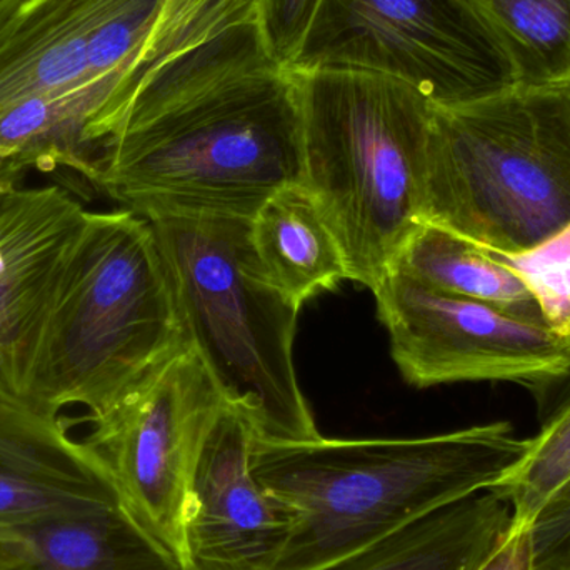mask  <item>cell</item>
Masks as SVG:
<instances>
[{"instance_id":"1","label":"cell","mask_w":570,"mask_h":570,"mask_svg":"<svg viewBox=\"0 0 570 570\" xmlns=\"http://www.w3.org/2000/svg\"><path fill=\"white\" fill-rule=\"evenodd\" d=\"M529 451L509 422L412 439L266 442L254 478L287 505L276 570H321L469 495L495 488Z\"/></svg>"},{"instance_id":"2","label":"cell","mask_w":570,"mask_h":570,"mask_svg":"<svg viewBox=\"0 0 570 570\" xmlns=\"http://www.w3.org/2000/svg\"><path fill=\"white\" fill-rule=\"evenodd\" d=\"M94 186L137 216L209 214L253 220L304 176L294 72L274 62L184 90L99 147Z\"/></svg>"},{"instance_id":"3","label":"cell","mask_w":570,"mask_h":570,"mask_svg":"<svg viewBox=\"0 0 570 570\" xmlns=\"http://www.w3.org/2000/svg\"><path fill=\"white\" fill-rule=\"evenodd\" d=\"M189 344L149 220L90 213L63 259L20 394L100 417Z\"/></svg>"},{"instance_id":"4","label":"cell","mask_w":570,"mask_h":570,"mask_svg":"<svg viewBox=\"0 0 570 570\" xmlns=\"http://www.w3.org/2000/svg\"><path fill=\"white\" fill-rule=\"evenodd\" d=\"M304 140L302 184L337 237L348 281L374 291L428 219L434 104L367 70H292Z\"/></svg>"},{"instance_id":"5","label":"cell","mask_w":570,"mask_h":570,"mask_svg":"<svg viewBox=\"0 0 570 570\" xmlns=\"http://www.w3.org/2000/svg\"><path fill=\"white\" fill-rule=\"evenodd\" d=\"M425 223L499 256H525L566 233L570 82L434 106Z\"/></svg>"},{"instance_id":"6","label":"cell","mask_w":570,"mask_h":570,"mask_svg":"<svg viewBox=\"0 0 570 570\" xmlns=\"http://www.w3.org/2000/svg\"><path fill=\"white\" fill-rule=\"evenodd\" d=\"M187 341L256 439L322 438L294 362L298 307L261 267L250 220L209 214L149 217Z\"/></svg>"},{"instance_id":"7","label":"cell","mask_w":570,"mask_h":570,"mask_svg":"<svg viewBox=\"0 0 570 570\" xmlns=\"http://www.w3.org/2000/svg\"><path fill=\"white\" fill-rule=\"evenodd\" d=\"M291 70H367L417 89L435 107L515 86L468 0H322Z\"/></svg>"},{"instance_id":"8","label":"cell","mask_w":570,"mask_h":570,"mask_svg":"<svg viewBox=\"0 0 570 570\" xmlns=\"http://www.w3.org/2000/svg\"><path fill=\"white\" fill-rule=\"evenodd\" d=\"M227 404L189 342L106 414L90 421L87 444L109 465L137 521L180 568L190 474L204 439Z\"/></svg>"},{"instance_id":"9","label":"cell","mask_w":570,"mask_h":570,"mask_svg":"<svg viewBox=\"0 0 570 570\" xmlns=\"http://www.w3.org/2000/svg\"><path fill=\"white\" fill-rule=\"evenodd\" d=\"M402 377L419 389L515 382L538 392L570 371V338L546 322L394 269L372 291Z\"/></svg>"},{"instance_id":"10","label":"cell","mask_w":570,"mask_h":570,"mask_svg":"<svg viewBox=\"0 0 570 570\" xmlns=\"http://www.w3.org/2000/svg\"><path fill=\"white\" fill-rule=\"evenodd\" d=\"M254 441L246 412L227 404L190 474L183 570H276L279 564L292 514L254 478Z\"/></svg>"},{"instance_id":"11","label":"cell","mask_w":570,"mask_h":570,"mask_svg":"<svg viewBox=\"0 0 570 570\" xmlns=\"http://www.w3.org/2000/svg\"><path fill=\"white\" fill-rule=\"evenodd\" d=\"M119 501L106 461L0 374V529Z\"/></svg>"},{"instance_id":"12","label":"cell","mask_w":570,"mask_h":570,"mask_svg":"<svg viewBox=\"0 0 570 570\" xmlns=\"http://www.w3.org/2000/svg\"><path fill=\"white\" fill-rule=\"evenodd\" d=\"M86 214L59 186L0 193V374L19 392L43 312Z\"/></svg>"},{"instance_id":"13","label":"cell","mask_w":570,"mask_h":570,"mask_svg":"<svg viewBox=\"0 0 570 570\" xmlns=\"http://www.w3.org/2000/svg\"><path fill=\"white\" fill-rule=\"evenodd\" d=\"M99 2L29 0L19 10L0 37V112L94 80L89 46Z\"/></svg>"},{"instance_id":"14","label":"cell","mask_w":570,"mask_h":570,"mask_svg":"<svg viewBox=\"0 0 570 570\" xmlns=\"http://www.w3.org/2000/svg\"><path fill=\"white\" fill-rule=\"evenodd\" d=\"M127 73L22 100L0 112V173L20 183L30 169L67 167L96 183L99 149L89 129L126 86Z\"/></svg>"},{"instance_id":"15","label":"cell","mask_w":570,"mask_h":570,"mask_svg":"<svg viewBox=\"0 0 570 570\" xmlns=\"http://www.w3.org/2000/svg\"><path fill=\"white\" fill-rule=\"evenodd\" d=\"M29 548L3 570H183L126 502L94 505L13 525Z\"/></svg>"},{"instance_id":"16","label":"cell","mask_w":570,"mask_h":570,"mask_svg":"<svg viewBox=\"0 0 570 570\" xmlns=\"http://www.w3.org/2000/svg\"><path fill=\"white\" fill-rule=\"evenodd\" d=\"M512 519L505 499L482 491L321 570H478L508 534Z\"/></svg>"},{"instance_id":"17","label":"cell","mask_w":570,"mask_h":570,"mask_svg":"<svg viewBox=\"0 0 570 570\" xmlns=\"http://www.w3.org/2000/svg\"><path fill=\"white\" fill-rule=\"evenodd\" d=\"M250 239L267 279L298 307L348 281L344 250L304 184L266 200L250 220Z\"/></svg>"},{"instance_id":"18","label":"cell","mask_w":570,"mask_h":570,"mask_svg":"<svg viewBox=\"0 0 570 570\" xmlns=\"http://www.w3.org/2000/svg\"><path fill=\"white\" fill-rule=\"evenodd\" d=\"M394 269L438 291L474 298L549 324L538 294L518 271L501 263L489 250L435 224H422L402 250Z\"/></svg>"},{"instance_id":"19","label":"cell","mask_w":570,"mask_h":570,"mask_svg":"<svg viewBox=\"0 0 570 570\" xmlns=\"http://www.w3.org/2000/svg\"><path fill=\"white\" fill-rule=\"evenodd\" d=\"M508 59L515 86L570 82V0H468Z\"/></svg>"},{"instance_id":"20","label":"cell","mask_w":570,"mask_h":570,"mask_svg":"<svg viewBox=\"0 0 570 570\" xmlns=\"http://www.w3.org/2000/svg\"><path fill=\"white\" fill-rule=\"evenodd\" d=\"M524 461L495 488L512 505V524L528 525L549 495L570 478V395L541 421Z\"/></svg>"},{"instance_id":"21","label":"cell","mask_w":570,"mask_h":570,"mask_svg":"<svg viewBox=\"0 0 570 570\" xmlns=\"http://www.w3.org/2000/svg\"><path fill=\"white\" fill-rule=\"evenodd\" d=\"M322 0H259L261 30L267 52L277 66L297 59Z\"/></svg>"},{"instance_id":"22","label":"cell","mask_w":570,"mask_h":570,"mask_svg":"<svg viewBox=\"0 0 570 570\" xmlns=\"http://www.w3.org/2000/svg\"><path fill=\"white\" fill-rule=\"evenodd\" d=\"M535 570L570 569V478L528 524Z\"/></svg>"},{"instance_id":"23","label":"cell","mask_w":570,"mask_h":570,"mask_svg":"<svg viewBox=\"0 0 570 570\" xmlns=\"http://www.w3.org/2000/svg\"><path fill=\"white\" fill-rule=\"evenodd\" d=\"M478 570H535L528 525L512 524Z\"/></svg>"},{"instance_id":"24","label":"cell","mask_w":570,"mask_h":570,"mask_svg":"<svg viewBox=\"0 0 570 570\" xmlns=\"http://www.w3.org/2000/svg\"><path fill=\"white\" fill-rule=\"evenodd\" d=\"M29 554L26 541L10 529H0V570L23 561Z\"/></svg>"},{"instance_id":"25","label":"cell","mask_w":570,"mask_h":570,"mask_svg":"<svg viewBox=\"0 0 570 570\" xmlns=\"http://www.w3.org/2000/svg\"><path fill=\"white\" fill-rule=\"evenodd\" d=\"M570 395V371L564 377L559 381L552 382V384L546 385L538 394L539 407L542 411L551 412L558 407L559 404L566 401Z\"/></svg>"},{"instance_id":"26","label":"cell","mask_w":570,"mask_h":570,"mask_svg":"<svg viewBox=\"0 0 570 570\" xmlns=\"http://www.w3.org/2000/svg\"><path fill=\"white\" fill-rule=\"evenodd\" d=\"M29 0H0V37L6 32L13 17Z\"/></svg>"},{"instance_id":"27","label":"cell","mask_w":570,"mask_h":570,"mask_svg":"<svg viewBox=\"0 0 570 570\" xmlns=\"http://www.w3.org/2000/svg\"><path fill=\"white\" fill-rule=\"evenodd\" d=\"M16 187H20V183H17L12 177L6 176L3 173H0V193H3V190L16 189Z\"/></svg>"},{"instance_id":"28","label":"cell","mask_w":570,"mask_h":570,"mask_svg":"<svg viewBox=\"0 0 570 570\" xmlns=\"http://www.w3.org/2000/svg\"><path fill=\"white\" fill-rule=\"evenodd\" d=\"M570 570V569H569Z\"/></svg>"}]
</instances>
